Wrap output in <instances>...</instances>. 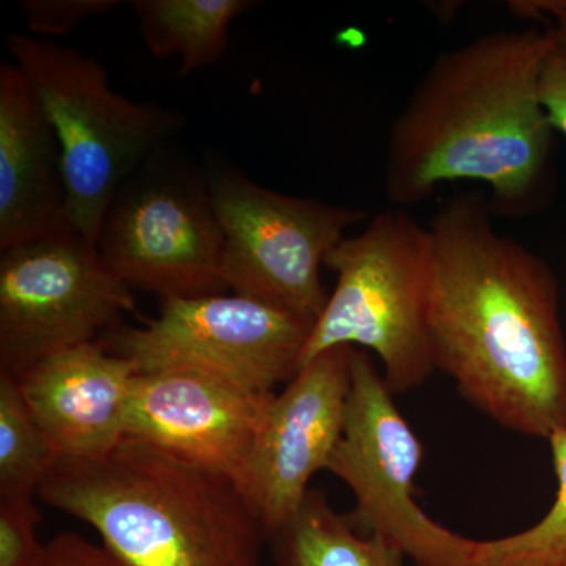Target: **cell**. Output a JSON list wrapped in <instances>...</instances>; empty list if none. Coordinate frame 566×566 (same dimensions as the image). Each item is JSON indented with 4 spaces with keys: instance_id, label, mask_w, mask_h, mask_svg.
<instances>
[{
    "instance_id": "6da1fadb",
    "label": "cell",
    "mask_w": 566,
    "mask_h": 566,
    "mask_svg": "<svg viewBox=\"0 0 566 566\" xmlns=\"http://www.w3.org/2000/svg\"><path fill=\"white\" fill-rule=\"evenodd\" d=\"M428 229L436 370L506 430L543 439L566 430V344L549 264L499 233L479 193L447 199Z\"/></svg>"
},
{
    "instance_id": "7a4b0ae2",
    "label": "cell",
    "mask_w": 566,
    "mask_h": 566,
    "mask_svg": "<svg viewBox=\"0 0 566 566\" xmlns=\"http://www.w3.org/2000/svg\"><path fill=\"white\" fill-rule=\"evenodd\" d=\"M546 29L483 33L436 55L387 140L394 208L427 202L447 182L490 188L493 216L523 219L549 193L554 132L539 99Z\"/></svg>"
},
{
    "instance_id": "3957f363",
    "label": "cell",
    "mask_w": 566,
    "mask_h": 566,
    "mask_svg": "<svg viewBox=\"0 0 566 566\" xmlns=\"http://www.w3.org/2000/svg\"><path fill=\"white\" fill-rule=\"evenodd\" d=\"M36 495L129 566H263L266 531L237 480L132 436L102 457H59Z\"/></svg>"
},
{
    "instance_id": "277c9868",
    "label": "cell",
    "mask_w": 566,
    "mask_h": 566,
    "mask_svg": "<svg viewBox=\"0 0 566 566\" xmlns=\"http://www.w3.org/2000/svg\"><path fill=\"white\" fill-rule=\"evenodd\" d=\"M3 43L61 142L71 223L96 243L122 186L153 153L172 144L185 117L115 92L107 70L84 52L21 32Z\"/></svg>"
},
{
    "instance_id": "5b68a950",
    "label": "cell",
    "mask_w": 566,
    "mask_h": 566,
    "mask_svg": "<svg viewBox=\"0 0 566 566\" xmlns=\"http://www.w3.org/2000/svg\"><path fill=\"white\" fill-rule=\"evenodd\" d=\"M337 274L316 319L303 365L338 346L374 352L394 395L422 386L436 371L428 333L433 238L408 210L378 212L324 259Z\"/></svg>"
},
{
    "instance_id": "8992f818",
    "label": "cell",
    "mask_w": 566,
    "mask_h": 566,
    "mask_svg": "<svg viewBox=\"0 0 566 566\" xmlns=\"http://www.w3.org/2000/svg\"><path fill=\"white\" fill-rule=\"evenodd\" d=\"M96 245L129 289L161 301L229 290L223 233L205 167L172 144L153 153L125 181L104 216Z\"/></svg>"
},
{
    "instance_id": "52a82bcc",
    "label": "cell",
    "mask_w": 566,
    "mask_h": 566,
    "mask_svg": "<svg viewBox=\"0 0 566 566\" xmlns=\"http://www.w3.org/2000/svg\"><path fill=\"white\" fill-rule=\"evenodd\" d=\"M205 174L223 233L229 290L316 322L329 297L324 259L367 212L273 191L218 159Z\"/></svg>"
},
{
    "instance_id": "ba28073f",
    "label": "cell",
    "mask_w": 566,
    "mask_h": 566,
    "mask_svg": "<svg viewBox=\"0 0 566 566\" xmlns=\"http://www.w3.org/2000/svg\"><path fill=\"white\" fill-rule=\"evenodd\" d=\"M423 452L370 353L354 348L344 434L327 468L353 491L349 520L397 547L412 566H475L479 542L436 523L416 502Z\"/></svg>"
},
{
    "instance_id": "9c48e42d",
    "label": "cell",
    "mask_w": 566,
    "mask_h": 566,
    "mask_svg": "<svg viewBox=\"0 0 566 566\" xmlns=\"http://www.w3.org/2000/svg\"><path fill=\"white\" fill-rule=\"evenodd\" d=\"M315 322L244 294L161 301L156 318L118 326L99 342L139 371L185 368L259 394L301 370Z\"/></svg>"
},
{
    "instance_id": "30bf717a",
    "label": "cell",
    "mask_w": 566,
    "mask_h": 566,
    "mask_svg": "<svg viewBox=\"0 0 566 566\" xmlns=\"http://www.w3.org/2000/svg\"><path fill=\"white\" fill-rule=\"evenodd\" d=\"M132 312L133 290L81 233L0 252V371L18 376L51 354L98 342Z\"/></svg>"
},
{
    "instance_id": "8fae6325",
    "label": "cell",
    "mask_w": 566,
    "mask_h": 566,
    "mask_svg": "<svg viewBox=\"0 0 566 566\" xmlns=\"http://www.w3.org/2000/svg\"><path fill=\"white\" fill-rule=\"evenodd\" d=\"M352 346L308 360L274 395L241 474V490L270 536L296 513L316 472L329 468L352 390Z\"/></svg>"
},
{
    "instance_id": "7c38bea8",
    "label": "cell",
    "mask_w": 566,
    "mask_h": 566,
    "mask_svg": "<svg viewBox=\"0 0 566 566\" xmlns=\"http://www.w3.org/2000/svg\"><path fill=\"white\" fill-rule=\"evenodd\" d=\"M273 397L202 371H139L126 411V436L238 482Z\"/></svg>"
},
{
    "instance_id": "4fadbf2b",
    "label": "cell",
    "mask_w": 566,
    "mask_h": 566,
    "mask_svg": "<svg viewBox=\"0 0 566 566\" xmlns=\"http://www.w3.org/2000/svg\"><path fill=\"white\" fill-rule=\"evenodd\" d=\"M137 374L98 340L51 354L14 378L57 457L95 458L125 438Z\"/></svg>"
},
{
    "instance_id": "5bb4252c",
    "label": "cell",
    "mask_w": 566,
    "mask_h": 566,
    "mask_svg": "<svg viewBox=\"0 0 566 566\" xmlns=\"http://www.w3.org/2000/svg\"><path fill=\"white\" fill-rule=\"evenodd\" d=\"M76 232L61 142L31 84L0 65V252Z\"/></svg>"
},
{
    "instance_id": "9a60e30c",
    "label": "cell",
    "mask_w": 566,
    "mask_h": 566,
    "mask_svg": "<svg viewBox=\"0 0 566 566\" xmlns=\"http://www.w3.org/2000/svg\"><path fill=\"white\" fill-rule=\"evenodd\" d=\"M274 566H408L403 553L363 534L335 512L326 493L311 488L303 504L268 536Z\"/></svg>"
},
{
    "instance_id": "2e32d148",
    "label": "cell",
    "mask_w": 566,
    "mask_h": 566,
    "mask_svg": "<svg viewBox=\"0 0 566 566\" xmlns=\"http://www.w3.org/2000/svg\"><path fill=\"white\" fill-rule=\"evenodd\" d=\"M145 46L156 59L180 57V76L221 61L230 25L255 0H133Z\"/></svg>"
},
{
    "instance_id": "e0dca14e",
    "label": "cell",
    "mask_w": 566,
    "mask_h": 566,
    "mask_svg": "<svg viewBox=\"0 0 566 566\" xmlns=\"http://www.w3.org/2000/svg\"><path fill=\"white\" fill-rule=\"evenodd\" d=\"M57 458L18 379L0 371V499H33Z\"/></svg>"
},
{
    "instance_id": "ac0fdd59",
    "label": "cell",
    "mask_w": 566,
    "mask_h": 566,
    "mask_svg": "<svg viewBox=\"0 0 566 566\" xmlns=\"http://www.w3.org/2000/svg\"><path fill=\"white\" fill-rule=\"evenodd\" d=\"M546 441L557 476L554 504L526 531L479 542L475 566H566V430Z\"/></svg>"
},
{
    "instance_id": "d6986e66",
    "label": "cell",
    "mask_w": 566,
    "mask_h": 566,
    "mask_svg": "<svg viewBox=\"0 0 566 566\" xmlns=\"http://www.w3.org/2000/svg\"><path fill=\"white\" fill-rule=\"evenodd\" d=\"M549 43L539 66L538 92L554 132L566 139V0H553Z\"/></svg>"
},
{
    "instance_id": "ffe728a7",
    "label": "cell",
    "mask_w": 566,
    "mask_h": 566,
    "mask_svg": "<svg viewBox=\"0 0 566 566\" xmlns=\"http://www.w3.org/2000/svg\"><path fill=\"white\" fill-rule=\"evenodd\" d=\"M32 497L0 499V566H40L46 553Z\"/></svg>"
},
{
    "instance_id": "44dd1931",
    "label": "cell",
    "mask_w": 566,
    "mask_h": 566,
    "mask_svg": "<svg viewBox=\"0 0 566 566\" xmlns=\"http://www.w3.org/2000/svg\"><path fill=\"white\" fill-rule=\"evenodd\" d=\"M122 6L120 0H22L20 9L31 35L51 40Z\"/></svg>"
},
{
    "instance_id": "7402d4cb",
    "label": "cell",
    "mask_w": 566,
    "mask_h": 566,
    "mask_svg": "<svg viewBox=\"0 0 566 566\" xmlns=\"http://www.w3.org/2000/svg\"><path fill=\"white\" fill-rule=\"evenodd\" d=\"M40 566H129L106 546L95 545L74 532H63L46 543Z\"/></svg>"
}]
</instances>
